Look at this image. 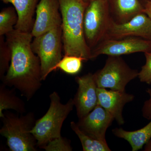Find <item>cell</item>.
I'll return each instance as SVG.
<instances>
[{
	"instance_id": "obj_4",
	"label": "cell",
	"mask_w": 151,
	"mask_h": 151,
	"mask_svg": "<svg viewBox=\"0 0 151 151\" xmlns=\"http://www.w3.org/2000/svg\"><path fill=\"white\" fill-rule=\"evenodd\" d=\"M1 119L3 125L0 134L6 139L11 151H37V142L31 133L36 122L33 113L21 114L20 116L4 113Z\"/></svg>"
},
{
	"instance_id": "obj_25",
	"label": "cell",
	"mask_w": 151,
	"mask_h": 151,
	"mask_svg": "<svg viewBox=\"0 0 151 151\" xmlns=\"http://www.w3.org/2000/svg\"><path fill=\"white\" fill-rule=\"evenodd\" d=\"M144 7H145L144 12L148 16L151 20V1H147Z\"/></svg>"
},
{
	"instance_id": "obj_14",
	"label": "cell",
	"mask_w": 151,
	"mask_h": 151,
	"mask_svg": "<svg viewBox=\"0 0 151 151\" xmlns=\"http://www.w3.org/2000/svg\"><path fill=\"white\" fill-rule=\"evenodd\" d=\"M6 4L13 5L17 13L18 20L15 29L31 32L33 25V16L40 0H2Z\"/></svg>"
},
{
	"instance_id": "obj_28",
	"label": "cell",
	"mask_w": 151,
	"mask_h": 151,
	"mask_svg": "<svg viewBox=\"0 0 151 151\" xmlns=\"http://www.w3.org/2000/svg\"><path fill=\"white\" fill-rule=\"evenodd\" d=\"M151 1V0H147V1Z\"/></svg>"
},
{
	"instance_id": "obj_1",
	"label": "cell",
	"mask_w": 151,
	"mask_h": 151,
	"mask_svg": "<svg viewBox=\"0 0 151 151\" xmlns=\"http://www.w3.org/2000/svg\"><path fill=\"white\" fill-rule=\"evenodd\" d=\"M6 36L11 50V60L2 81L6 86L17 89L29 101L40 89L43 81L40 60L31 47L33 37L31 32L15 29Z\"/></svg>"
},
{
	"instance_id": "obj_16",
	"label": "cell",
	"mask_w": 151,
	"mask_h": 151,
	"mask_svg": "<svg viewBox=\"0 0 151 151\" xmlns=\"http://www.w3.org/2000/svg\"><path fill=\"white\" fill-rule=\"evenodd\" d=\"M10 109L20 114L26 111L24 102L17 96L14 90L7 88L3 83L0 86V118L4 117V111Z\"/></svg>"
},
{
	"instance_id": "obj_3",
	"label": "cell",
	"mask_w": 151,
	"mask_h": 151,
	"mask_svg": "<svg viewBox=\"0 0 151 151\" xmlns=\"http://www.w3.org/2000/svg\"><path fill=\"white\" fill-rule=\"evenodd\" d=\"M49 108L46 113L36 121L31 133L37 142L38 147L42 149L50 141L61 137L63 122L74 106L73 99L62 104L59 94L53 92L50 95Z\"/></svg>"
},
{
	"instance_id": "obj_23",
	"label": "cell",
	"mask_w": 151,
	"mask_h": 151,
	"mask_svg": "<svg viewBox=\"0 0 151 151\" xmlns=\"http://www.w3.org/2000/svg\"><path fill=\"white\" fill-rule=\"evenodd\" d=\"M146 63L139 72L138 77L140 81L146 84H151V51L145 53Z\"/></svg>"
},
{
	"instance_id": "obj_15",
	"label": "cell",
	"mask_w": 151,
	"mask_h": 151,
	"mask_svg": "<svg viewBox=\"0 0 151 151\" xmlns=\"http://www.w3.org/2000/svg\"><path fill=\"white\" fill-rule=\"evenodd\" d=\"M116 137L127 141L132 147V151H137L142 148L151 139V120L145 127L134 131H127L122 128H115L112 130Z\"/></svg>"
},
{
	"instance_id": "obj_9",
	"label": "cell",
	"mask_w": 151,
	"mask_h": 151,
	"mask_svg": "<svg viewBox=\"0 0 151 151\" xmlns=\"http://www.w3.org/2000/svg\"><path fill=\"white\" fill-rule=\"evenodd\" d=\"M135 37L151 40V20L145 12L135 16L124 23L111 18L104 39H120Z\"/></svg>"
},
{
	"instance_id": "obj_6",
	"label": "cell",
	"mask_w": 151,
	"mask_h": 151,
	"mask_svg": "<svg viewBox=\"0 0 151 151\" xmlns=\"http://www.w3.org/2000/svg\"><path fill=\"white\" fill-rule=\"evenodd\" d=\"M139 72L121 56H108L103 68L94 75L98 88L125 91L127 84L138 77Z\"/></svg>"
},
{
	"instance_id": "obj_8",
	"label": "cell",
	"mask_w": 151,
	"mask_h": 151,
	"mask_svg": "<svg viewBox=\"0 0 151 151\" xmlns=\"http://www.w3.org/2000/svg\"><path fill=\"white\" fill-rule=\"evenodd\" d=\"M151 51V40L130 37L120 39H104L91 50L92 59L101 55L121 56L135 52Z\"/></svg>"
},
{
	"instance_id": "obj_22",
	"label": "cell",
	"mask_w": 151,
	"mask_h": 151,
	"mask_svg": "<svg viewBox=\"0 0 151 151\" xmlns=\"http://www.w3.org/2000/svg\"><path fill=\"white\" fill-rule=\"evenodd\" d=\"M42 149L46 151H71L73 150L70 143L62 136L50 141Z\"/></svg>"
},
{
	"instance_id": "obj_11",
	"label": "cell",
	"mask_w": 151,
	"mask_h": 151,
	"mask_svg": "<svg viewBox=\"0 0 151 151\" xmlns=\"http://www.w3.org/2000/svg\"><path fill=\"white\" fill-rule=\"evenodd\" d=\"M58 0H40L36 9V19L31 33L34 37L62 25Z\"/></svg>"
},
{
	"instance_id": "obj_18",
	"label": "cell",
	"mask_w": 151,
	"mask_h": 151,
	"mask_svg": "<svg viewBox=\"0 0 151 151\" xmlns=\"http://www.w3.org/2000/svg\"><path fill=\"white\" fill-rule=\"evenodd\" d=\"M70 127L80 140L84 151H111L107 142L99 140L86 135L79 129L77 123L71 122Z\"/></svg>"
},
{
	"instance_id": "obj_17",
	"label": "cell",
	"mask_w": 151,
	"mask_h": 151,
	"mask_svg": "<svg viewBox=\"0 0 151 151\" xmlns=\"http://www.w3.org/2000/svg\"><path fill=\"white\" fill-rule=\"evenodd\" d=\"M115 13L120 22L128 21L138 14L145 12L139 0H114Z\"/></svg>"
},
{
	"instance_id": "obj_13",
	"label": "cell",
	"mask_w": 151,
	"mask_h": 151,
	"mask_svg": "<svg viewBox=\"0 0 151 151\" xmlns=\"http://www.w3.org/2000/svg\"><path fill=\"white\" fill-rule=\"evenodd\" d=\"M97 95L98 105L108 111L119 125H123L125 123L123 109L127 103L134 100V96L125 91L108 90L100 88L97 89Z\"/></svg>"
},
{
	"instance_id": "obj_10",
	"label": "cell",
	"mask_w": 151,
	"mask_h": 151,
	"mask_svg": "<svg viewBox=\"0 0 151 151\" xmlns=\"http://www.w3.org/2000/svg\"><path fill=\"white\" fill-rule=\"evenodd\" d=\"M75 80L78 88L73 100L77 116L80 119L88 115L98 105V87L94 74L91 73L77 76Z\"/></svg>"
},
{
	"instance_id": "obj_7",
	"label": "cell",
	"mask_w": 151,
	"mask_h": 151,
	"mask_svg": "<svg viewBox=\"0 0 151 151\" xmlns=\"http://www.w3.org/2000/svg\"><path fill=\"white\" fill-rule=\"evenodd\" d=\"M111 19L107 0H92L88 3L83 25L85 40L91 50L104 38Z\"/></svg>"
},
{
	"instance_id": "obj_5",
	"label": "cell",
	"mask_w": 151,
	"mask_h": 151,
	"mask_svg": "<svg viewBox=\"0 0 151 151\" xmlns=\"http://www.w3.org/2000/svg\"><path fill=\"white\" fill-rule=\"evenodd\" d=\"M62 42L61 25L34 37L32 42L33 51L40 60L43 81L62 58Z\"/></svg>"
},
{
	"instance_id": "obj_21",
	"label": "cell",
	"mask_w": 151,
	"mask_h": 151,
	"mask_svg": "<svg viewBox=\"0 0 151 151\" xmlns=\"http://www.w3.org/2000/svg\"><path fill=\"white\" fill-rule=\"evenodd\" d=\"M4 36L0 38V78L2 79L8 70L10 64L11 52Z\"/></svg>"
},
{
	"instance_id": "obj_26",
	"label": "cell",
	"mask_w": 151,
	"mask_h": 151,
	"mask_svg": "<svg viewBox=\"0 0 151 151\" xmlns=\"http://www.w3.org/2000/svg\"><path fill=\"white\" fill-rule=\"evenodd\" d=\"M144 151H151V139L146 144Z\"/></svg>"
},
{
	"instance_id": "obj_19",
	"label": "cell",
	"mask_w": 151,
	"mask_h": 151,
	"mask_svg": "<svg viewBox=\"0 0 151 151\" xmlns=\"http://www.w3.org/2000/svg\"><path fill=\"white\" fill-rule=\"evenodd\" d=\"M18 20V17L14 8L3 9L0 13V36L6 35L12 31Z\"/></svg>"
},
{
	"instance_id": "obj_12",
	"label": "cell",
	"mask_w": 151,
	"mask_h": 151,
	"mask_svg": "<svg viewBox=\"0 0 151 151\" xmlns=\"http://www.w3.org/2000/svg\"><path fill=\"white\" fill-rule=\"evenodd\" d=\"M114 119L108 111L97 105L86 116L78 119L79 129L86 135L99 140L107 142L106 133Z\"/></svg>"
},
{
	"instance_id": "obj_2",
	"label": "cell",
	"mask_w": 151,
	"mask_h": 151,
	"mask_svg": "<svg viewBox=\"0 0 151 151\" xmlns=\"http://www.w3.org/2000/svg\"><path fill=\"white\" fill-rule=\"evenodd\" d=\"M62 17V42L65 55L92 59L91 49L85 40L84 12L88 3L84 0H58Z\"/></svg>"
},
{
	"instance_id": "obj_20",
	"label": "cell",
	"mask_w": 151,
	"mask_h": 151,
	"mask_svg": "<svg viewBox=\"0 0 151 151\" xmlns=\"http://www.w3.org/2000/svg\"><path fill=\"white\" fill-rule=\"evenodd\" d=\"M84 59L74 55H64L61 60L53 68V70L59 69L70 75L78 73L81 70Z\"/></svg>"
},
{
	"instance_id": "obj_27",
	"label": "cell",
	"mask_w": 151,
	"mask_h": 151,
	"mask_svg": "<svg viewBox=\"0 0 151 151\" xmlns=\"http://www.w3.org/2000/svg\"><path fill=\"white\" fill-rule=\"evenodd\" d=\"M85 2H86L89 3V2L91 1H92V0H84Z\"/></svg>"
},
{
	"instance_id": "obj_24",
	"label": "cell",
	"mask_w": 151,
	"mask_h": 151,
	"mask_svg": "<svg viewBox=\"0 0 151 151\" xmlns=\"http://www.w3.org/2000/svg\"><path fill=\"white\" fill-rule=\"evenodd\" d=\"M147 92L149 94V98L144 103L142 112L144 118L147 120H151V89H147Z\"/></svg>"
}]
</instances>
